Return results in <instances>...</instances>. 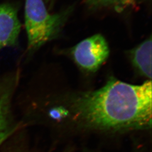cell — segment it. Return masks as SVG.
<instances>
[{"label": "cell", "mask_w": 152, "mask_h": 152, "mask_svg": "<svg viewBox=\"0 0 152 152\" xmlns=\"http://www.w3.org/2000/svg\"><path fill=\"white\" fill-rule=\"evenodd\" d=\"M94 7H110L116 11L124 10L125 9L135 5L139 0H86Z\"/></svg>", "instance_id": "7"}, {"label": "cell", "mask_w": 152, "mask_h": 152, "mask_svg": "<svg viewBox=\"0 0 152 152\" xmlns=\"http://www.w3.org/2000/svg\"><path fill=\"white\" fill-rule=\"evenodd\" d=\"M20 29L16 8L9 4H0V51L16 44Z\"/></svg>", "instance_id": "5"}, {"label": "cell", "mask_w": 152, "mask_h": 152, "mask_svg": "<svg viewBox=\"0 0 152 152\" xmlns=\"http://www.w3.org/2000/svg\"><path fill=\"white\" fill-rule=\"evenodd\" d=\"M17 80L16 75L0 77V146L17 129L12 109Z\"/></svg>", "instance_id": "4"}, {"label": "cell", "mask_w": 152, "mask_h": 152, "mask_svg": "<svg viewBox=\"0 0 152 152\" xmlns=\"http://www.w3.org/2000/svg\"><path fill=\"white\" fill-rule=\"evenodd\" d=\"M68 53L81 70L93 73L107 61L110 51L105 38L102 34H96L82 40Z\"/></svg>", "instance_id": "3"}, {"label": "cell", "mask_w": 152, "mask_h": 152, "mask_svg": "<svg viewBox=\"0 0 152 152\" xmlns=\"http://www.w3.org/2000/svg\"><path fill=\"white\" fill-rule=\"evenodd\" d=\"M65 18L62 12L50 13L43 0H26L24 19L28 49L35 50L55 38Z\"/></svg>", "instance_id": "2"}, {"label": "cell", "mask_w": 152, "mask_h": 152, "mask_svg": "<svg viewBox=\"0 0 152 152\" xmlns=\"http://www.w3.org/2000/svg\"><path fill=\"white\" fill-rule=\"evenodd\" d=\"M152 38L150 37L127 53L136 72L149 80L152 78Z\"/></svg>", "instance_id": "6"}, {"label": "cell", "mask_w": 152, "mask_h": 152, "mask_svg": "<svg viewBox=\"0 0 152 152\" xmlns=\"http://www.w3.org/2000/svg\"><path fill=\"white\" fill-rule=\"evenodd\" d=\"M152 99L151 80L132 85L111 77L96 90L68 96L55 112L87 130H148L152 126Z\"/></svg>", "instance_id": "1"}]
</instances>
